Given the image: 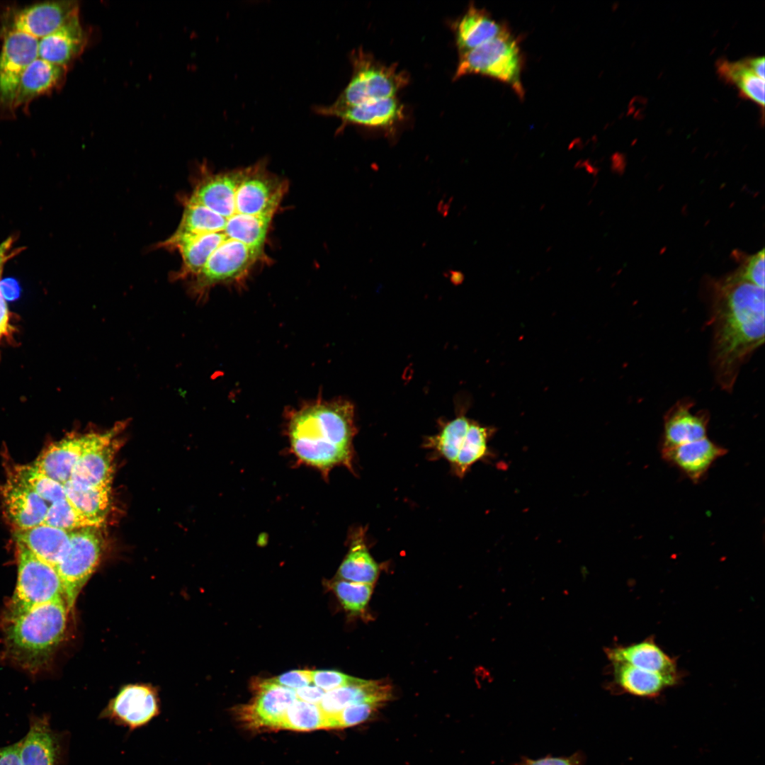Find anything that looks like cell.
<instances>
[{
  "mask_svg": "<svg viewBox=\"0 0 765 765\" xmlns=\"http://www.w3.org/2000/svg\"><path fill=\"white\" fill-rule=\"evenodd\" d=\"M93 432L65 438L50 444L35 460L33 466L52 480L65 484L89 443Z\"/></svg>",
  "mask_w": 765,
  "mask_h": 765,
  "instance_id": "19",
  "label": "cell"
},
{
  "mask_svg": "<svg viewBox=\"0 0 765 765\" xmlns=\"http://www.w3.org/2000/svg\"><path fill=\"white\" fill-rule=\"evenodd\" d=\"M351 79L336 100L334 107H346L367 101L394 98L407 85L408 75L395 66H387L376 60L361 48L351 55Z\"/></svg>",
  "mask_w": 765,
  "mask_h": 765,
  "instance_id": "5",
  "label": "cell"
},
{
  "mask_svg": "<svg viewBox=\"0 0 765 765\" xmlns=\"http://www.w3.org/2000/svg\"><path fill=\"white\" fill-rule=\"evenodd\" d=\"M8 257L0 259V274H1V272L2 266H3L4 264V262L8 259Z\"/></svg>",
  "mask_w": 765,
  "mask_h": 765,
  "instance_id": "47",
  "label": "cell"
},
{
  "mask_svg": "<svg viewBox=\"0 0 765 765\" xmlns=\"http://www.w3.org/2000/svg\"><path fill=\"white\" fill-rule=\"evenodd\" d=\"M21 288L18 282L11 278L0 281V293L5 300H15L19 295Z\"/></svg>",
  "mask_w": 765,
  "mask_h": 765,
  "instance_id": "43",
  "label": "cell"
},
{
  "mask_svg": "<svg viewBox=\"0 0 765 765\" xmlns=\"http://www.w3.org/2000/svg\"><path fill=\"white\" fill-rule=\"evenodd\" d=\"M89 40L79 13L50 35L38 40V57L68 68L84 50Z\"/></svg>",
  "mask_w": 765,
  "mask_h": 765,
  "instance_id": "16",
  "label": "cell"
},
{
  "mask_svg": "<svg viewBox=\"0 0 765 765\" xmlns=\"http://www.w3.org/2000/svg\"><path fill=\"white\" fill-rule=\"evenodd\" d=\"M472 419L464 414L442 423L438 434L428 437L424 447L435 457L442 458L452 465L462 448Z\"/></svg>",
  "mask_w": 765,
  "mask_h": 765,
  "instance_id": "28",
  "label": "cell"
},
{
  "mask_svg": "<svg viewBox=\"0 0 765 765\" xmlns=\"http://www.w3.org/2000/svg\"><path fill=\"white\" fill-rule=\"evenodd\" d=\"M11 475L49 504L67 498L64 484L48 477L33 465H16Z\"/></svg>",
  "mask_w": 765,
  "mask_h": 765,
  "instance_id": "32",
  "label": "cell"
},
{
  "mask_svg": "<svg viewBox=\"0 0 765 765\" xmlns=\"http://www.w3.org/2000/svg\"><path fill=\"white\" fill-rule=\"evenodd\" d=\"M693 405L691 400L680 401L665 414L661 450L706 437L709 414L704 411L692 413Z\"/></svg>",
  "mask_w": 765,
  "mask_h": 765,
  "instance_id": "18",
  "label": "cell"
},
{
  "mask_svg": "<svg viewBox=\"0 0 765 765\" xmlns=\"http://www.w3.org/2000/svg\"><path fill=\"white\" fill-rule=\"evenodd\" d=\"M495 431L494 427L483 426L472 419L465 443L451 465L457 476L463 477L475 463L492 455L488 443Z\"/></svg>",
  "mask_w": 765,
  "mask_h": 765,
  "instance_id": "30",
  "label": "cell"
},
{
  "mask_svg": "<svg viewBox=\"0 0 765 765\" xmlns=\"http://www.w3.org/2000/svg\"><path fill=\"white\" fill-rule=\"evenodd\" d=\"M5 509L17 530L42 524L50 504L11 475L2 488Z\"/></svg>",
  "mask_w": 765,
  "mask_h": 765,
  "instance_id": "20",
  "label": "cell"
},
{
  "mask_svg": "<svg viewBox=\"0 0 765 765\" xmlns=\"http://www.w3.org/2000/svg\"><path fill=\"white\" fill-rule=\"evenodd\" d=\"M616 684L624 693L640 698H655L676 686L680 676L664 675L623 662H612Z\"/></svg>",
  "mask_w": 765,
  "mask_h": 765,
  "instance_id": "24",
  "label": "cell"
},
{
  "mask_svg": "<svg viewBox=\"0 0 765 765\" xmlns=\"http://www.w3.org/2000/svg\"><path fill=\"white\" fill-rule=\"evenodd\" d=\"M278 728L310 731L327 728V722L318 706L296 700L283 716Z\"/></svg>",
  "mask_w": 765,
  "mask_h": 765,
  "instance_id": "33",
  "label": "cell"
},
{
  "mask_svg": "<svg viewBox=\"0 0 765 765\" xmlns=\"http://www.w3.org/2000/svg\"><path fill=\"white\" fill-rule=\"evenodd\" d=\"M16 543L18 578L10 609H24L63 599L62 584L55 567Z\"/></svg>",
  "mask_w": 765,
  "mask_h": 765,
  "instance_id": "8",
  "label": "cell"
},
{
  "mask_svg": "<svg viewBox=\"0 0 765 765\" xmlns=\"http://www.w3.org/2000/svg\"><path fill=\"white\" fill-rule=\"evenodd\" d=\"M258 686L253 702L242 708V718L253 727L278 729L283 716L297 700L295 691L271 679L263 681Z\"/></svg>",
  "mask_w": 765,
  "mask_h": 765,
  "instance_id": "15",
  "label": "cell"
},
{
  "mask_svg": "<svg viewBox=\"0 0 765 765\" xmlns=\"http://www.w3.org/2000/svg\"><path fill=\"white\" fill-rule=\"evenodd\" d=\"M77 13L78 1L67 0L9 8L0 16V38L11 33H22L39 40L56 30Z\"/></svg>",
  "mask_w": 765,
  "mask_h": 765,
  "instance_id": "9",
  "label": "cell"
},
{
  "mask_svg": "<svg viewBox=\"0 0 765 765\" xmlns=\"http://www.w3.org/2000/svg\"><path fill=\"white\" fill-rule=\"evenodd\" d=\"M380 704L361 703L350 705L329 720V728L346 727L360 724L368 720Z\"/></svg>",
  "mask_w": 765,
  "mask_h": 765,
  "instance_id": "36",
  "label": "cell"
},
{
  "mask_svg": "<svg viewBox=\"0 0 765 765\" xmlns=\"http://www.w3.org/2000/svg\"><path fill=\"white\" fill-rule=\"evenodd\" d=\"M100 528L91 526L70 531L69 548L55 566L69 610L73 608L79 594L101 560L103 539Z\"/></svg>",
  "mask_w": 765,
  "mask_h": 765,
  "instance_id": "7",
  "label": "cell"
},
{
  "mask_svg": "<svg viewBox=\"0 0 765 765\" xmlns=\"http://www.w3.org/2000/svg\"><path fill=\"white\" fill-rule=\"evenodd\" d=\"M110 488L90 487L69 481L64 484L67 499L82 514L102 524L110 502Z\"/></svg>",
  "mask_w": 765,
  "mask_h": 765,
  "instance_id": "29",
  "label": "cell"
},
{
  "mask_svg": "<svg viewBox=\"0 0 765 765\" xmlns=\"http://www.w3.org/2000/svg\"><path fill=\"white\" fill-rule=\"evenodd\" d=\"M727 450L707 437L661 450L664 460L680 470L693 482H700L713 464Z\"/></svg>",
  "mask_w": 765,
  "mask_h": 765,
  "instance_id": "17",
  "label": "cell"
},
{
  "mask_svg": "<svg viewBox=\"0 0 765 765\" xmlns=\"http://www.w3.org/2000/svg\"><path fill=\"white\" fill-rule=\"evenodd\" d=\"M710 324L715 377L722 389L730 391L742 364L764 341V288L736 273L716 283Z\"/></svg>",
  "mask_w": 765,
  "mask_h": 765,
  "instance_id": "2",
  "label": "cell"
},
{
  "mask_svg": "<svg viewBox=\"0 0 765 765\" xmlns=\"http://www.w3.org/2000/svg\"><path fill=\"white\" fill-rule=\"evenodd\" d=\"M8 310L5 300L0 293V340L9 330Z\"/></svg>",
  "mask_w": 765,
  "mask_h": 765,
  "instance_id": "44",
  "label": "cell"
},
{
  "mask_svg": "<svg viewBox=\"0 0 765 765\" xmlns=\"http://www.w3.org/2000/svg\"><path fill=\"white\" fill-rule=\"evenodd\" d=\"M391 696V688L378 681L361 679L358 682L327 692L319 703V708L328 722L344 708L356 703L380 704Z\"/></svg>",
  "mask_w": 765,
  "mask_h": 765,
  "instance_id": "23",
  "label": "cell"
},
{
  "mask_svg": "<svg viewBox=\"0 0 765 765\" xmlns=\"http://www.w3.org/2000/svg\"><path fill=\"white\" fill-rule=\"evenodd\" d=\"M611 662H623L664 675L680 676L675 658L667 654L653 636L626 646L606 650Z\"/></svg>",
  "mask_w": 765,
  "mask_h": 765,
  "instance_id": "21",
  "label": "cell"
},
{
  "mask_svg": "<svg viewBox=\"0 0 765 765\" xmlns=\"http://www.w3.org/2000/svg\"><path fill=\"white\" fill-rule=\"evenodd\" d=\"M748 67L759 78L764 79V57L745 59Z\"/></svg>",
  "mask_w": 765,
  "mask_h": 765,
  "instance_id": "45",
  "label": "cell"
},
{
  "mask_svg": "<svg viewBox=\"0 0 765 765\" xmlns=\"http://www.w3.org/2000/svg\"><path fill=\"white\" fill-rule=\"evenodd\" d=\"M67 611L63 599L28 608L10 609L4 628L8 655L28 671L43 667L63 638Z\"/></svg>",
  "mask_w": 765,
  "mask_h": 765,
  "instance_id": "4",
  "label": "cell"
},
{
  "mask_svg": "<svg viewBox=\"0 0 765 765\" xmlns=\"http://www.w3.org/2000/svg\"><path fill=\"white\" fill-rule=\"evenodd\" d=\"M68 737L52 728L49 716L31 715L29 729L21 739L22 765H64Z\"/></svg>",
  "mask_w": 765,
  "mask_h": 765,
  "instance_id": "13",
  "label": "cell"
},
{
  "mask_svg": "<svg viewBox=\"0 0 765 765\" xmlns=\"http://www.w3.org/2000/svg\"><path fill=\"white\" fill-rule=\"evenodd\" d=\"M271 680L280 686L291 689H298L307 686L312 682L311 671L293 670L286 672Z\"/></svg>",
  "mask_w": 765,
  "mask_h": 765,
  "instance_id": "39",
  "label": "cell"
},
{
  "mask_svg": "<svg viewBox=\"0 0 765 765\" xmlns=\"http://www.w3.org/2000/svg\"><path fill=\"white\" fill-rule=\"evenodd\" d=\"M67 531L103 524L80 513L66 498L50 504L43 523Z\"/></svg>",
  "mask_w": 765,
  "mask_h": 765,
  "instance_id": "34",
  "label": "cell"
},
{
  "mask_svg": "<svg viewBox=\"0 0 765 765\" xmlns=\"http://www.w3.org/2000/svg\"><path fill=\"white\" fill-rule=\"evenodd\" d=\"M505 29L487 11L470 6L454 26L455 42L460 54L492 40Z\"/></svg>",
  "mask_w": 765,
  "mask_h": 765,
  "instance_id": "25",
  "label": "cell"
},
{
  "mask_svg": "<svg viewBox=\"0 0 765 765\" xmlns=\"http://www.w3.org/2000/svg\"><path fill=\"white\" fill-rule=\"evenodd\" d=\"M312 110L319 115L341 119V125L337 132L343 130L348 125L390 129L404 117L403 106L395 97L346 107L315 106Z\"/></svg>",
  "mask_w": 765,
  "mask_h": 765,
  "instance_id": "14",
  "label": "cell"
},
{
  "mask_svg": "<svg viewBox=\"0 0 765 765\" xmlns=\"http://www.w3.org/2000/svg\"><path fill=\"white\" fill-rule=\"evenodd\" d=\"M297 698L309 703H319L324 696V690L317 686H305L295 691Z\"/></svg>",
  "mask_w": 765,
  "mask_h": 765,
  "instance_id": "42",
  "label": "cell"
},
{
  "mask_svg": "<svg viewBox=\"0 0 765 765\" xmlns=\"http://www.w3.org/2000/svg\"><path fill=\"white\" fill-rule=\"evenodd\" d=\"M333 589L344 608L353 613H362L370 598L373 584L339 580Z\"/></svg>",
  "mask_w": 765,
  "mask_h": 765,
  "instance_id": "35",
  "label": "cell"
},
{
  "mask_svg": "<svg viewBox=\"0 0 765 765\" xmlns=\"http://www.w3.org/2000/svg\"><path fill=\"white\" fill-rule=\"evenodd\" d=\"M200 171L174 233L185 239V258L200 271L188 284L198 298L216 285L240 283L271 261L268 242L288 190V182L269 170L266 159L218 172L203 166Z\"/></svg>",
  "mask_w": 765,
  "mask_h": 765,
  "instance_id": "1",
  "label": "cell"
},
{
  "mask_svg": "<svg viewBox=\"0 0 765 765\" xmlns=\"http://www.w3.org/2000/svg\"><path fill=\"white\" fill-rule=\"evenodd\" d=\"M21 740L0 747V765H22L20 750Z\"/></svg>",
  "mask_w": 765,
  "mask_h": 765,
  "instance_id": "41",
  "label": "cell"
},
{
  "mask_svg": "<svg viewBox=\"0 0 765 765\" xmlns=\"http://www.w3.org/2000/svg\"><path fill=\"white\" fill-rule=\"evenodd\" d=\"M11 244V242L10 239L0 244V259L10 256V254H8V251L10 249Z\"/></svg>",
  "mask_w": 765,
  "mask_h": 765,
  "instance_id": "46",
  "label": "cell"
},
{
  "mask_svg": "<svg viewBox=\"0 0 765 765\" xmlns=\"http://www.w3.org/2000/svg\"><path fill=\"white\" fill-rule=\"evenodd\" d=\"M736 274L741 279L764 288V249L752 256Z\"/></svg>",
  "mask_w": 765,
  "mask_h": 765,
  "instance_id": "38",
  "label": "cell"
},
{
  "mask_svg": "<svg viewBox=\"0 0 765 765\" xmlns=\"http://www.w3.org/2000/svg\"><path fill=\"white\" fill-rule=\"evenodd\" d=\"M521 64L517 41L505 29L492 40L460 54L454 79L468 74H482L509 84L519 96H523Z\"/></svg>",
  "mask_w": 765,
  "mask_h": 765,
  "instance_id": "6",
  "label": "cell"
},
{
  "mask_svg": "<svg viewBox=\"0 0 765 765\" xmlns=\"http://www.w3.org/2000/svg\"><path fill=\"white\" fill-rule=\"evenodd\" d=\"M349 550L338 571L343 580L372 584L379 573V566L369 552L366 543V531L355 528L350 533Z\"/></svg>",
  "mask_w": 765,
  "mask_h": 765,
  "instance_id": "27",
  "label": "cell"
},
{
  "mask_svg": "<svg viewBox=\"0 0 765 765\" xmlns=\"http://www.w3.org/2000/svg\"><path fill=\"white\" fill-rule=\"evenodd\" d=\"M125 424L118 423L92 437L75 465L70 481L90 487H111L113 459L119 441L117 436Z\"/></svg>",
  "mask_w": 765,
  "mask_h": 765,
  "instance_id": "12",
  "label": "cell"
},
{
  "mask_svg": "<svg viewBox=\"0 0 765 765\" xmlns=\"http://www.w3.org/2000/svg\"><path fill=\"white\" fill-rule=\"evenodd\" d=\"M718 74L727 82L735 84L741 95L764 106V79L756 76L748 67L746 60L730 62L720 60L717 63Z\"/></svg>",
  "mask_w": 765,
  "mask_h": 765,
  "instance_id": "31",
  "label": "cell"
},
{
  "mask_svg": "<svg viewBox=\"0 0 765 765\" xmlns=\"http://www.w3.org/2000/svg\"><path fill=\"white\" fill-rule=\"evenodd\" d=\"M517 765H581V758L577 754L567 757L548 756L538 759L525 758Z\"/></svg>",
  "mask_w": 765,
  "mask_h": 765,
  "instance_id": "40",
  "label": "cell"
},
{
  "mask_svg": "<svg viewBox=\"0 0 765 765\" xmlns=\"http://www.w3.org/2000/svg\"><path fill=\"white\" fill-rule=\"evenodd\" d=\"M0 52V113H15L14 102L21 76L38 58V39L22 33L2 38Z\"/></svg>",
  "mask_w": 765,
  "mask_h": 765,
  "instance_id": "10",
  "label": "cell"
},
{
  "mask_svg": "<svg viewBox=\"0 0 765 765\" xmlns=\"http://www.w3.org/2000/svg\"><path fill=\"white\" fill-rule=\"evenodd\" d=\"M288 436L295 458L327 475L336 466L353 470L354 407L344 400L306 404L289 414Z\"/></svg>",
  "mask_w": 765,
  "mask_h": 765,
  "instance_id": "3",
  "label": "cell"
},
{
  "mask_svg": "<svg viewBox=\"0 0 765 765\" xmlns=\"http://www.w3.org/2000/svg\"><path fill=\"white\" fill-rule=\"evenodd\" d=\"M311 679L317 687L328 691L356 684L361 680L334 670L311 671Z\"/></svg>",
  "mask_w": 765,
  "mask_h": 765,
  "instance_id": "37",
  "label": "cell"
},
{
  "mask_svg": "<svg viewBox=\"0 0 765 765\" xmlns=\"http://www.w3.org/2000/svg\"><path fill=\"white\" fill-rule=\"evenodd\" d=\"M160 713L158 692L150 685L123 686L102 710L100 718L134 730L148 725Z\"/></svg>",
  "mask_w": 765,
  "mask_h": 765,
  "instance_id": "11",
  "label": "cell"
},
{
  "mask_svg": "<svg viewBox=\"0 0 765 765\" xmlns=\"http://www.w3.org/2000/svg\"><path fill=\"white\" fill-rule=\"evenodd\" d=\"M70 531L40 524L30 528L16 530V542L23 544L39 558L55 567L67 552Z\"/></svg>",
  "mask_w": 765,
  "mask_h": 765,
  "instance_id": "26",
  "label": "cell"
},
{
  "mask_svg": "<svg viewBox=\"0 0 765 765\" xmlns=\"http://www.w3.org/2000/svg\"><path fill=\"white\" fill-rule=\"evenodd\" d=\"M67 69L40 58L35 59L24 71L16 95L14 110L26 108L32 101L60 89Z\"/></svg>",
  "mask_w": 765,
  "mask_h": 765,
  "instance_id": "22",
  "label": "cell"
}]
</instances>
